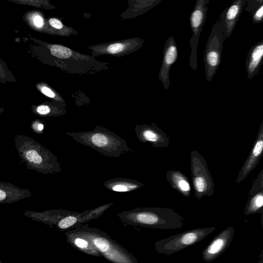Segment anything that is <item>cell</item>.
<instances>
[{
  "instance_id": "8fae6325",
  "label": "cell",
  "mask_w": 263,
  "mask_h": 263,
  "mask_svg": "<svg viewBox=\"0 0 263 263\" xmlns=\"http://www.w3.org/2000/svg\"><path fill=\"white\" fill-rule=\"evenodd\" d=\"M263 152V119L250 153L240 168L236 183L245 180L259 162Z\"/></svg>"
},
{
  "instance_id": "44dd1931",
  "label": "cell",
  "mask_w": 263,
  "mask_h": 263,
  "mask_svg": "<svg viewBox=\"0 0 263 263\" xmlns=\"http://www.w3.org/2000/svg\"><path fill=\"white\" fill-rule=\"evenodd\" d=\"M65 234L67 242L74 248L87 255L96 257L101 256L90 241L85 237L74 233L70 230L66 231Z\"/></svg>"
},
{
  "instance_id": "d6986e66",
  "label": "cell",
  "mask_w": 263,
  "mask_h": 263,
  "mask_svg": "<svg viewBox=\"0 0 263 263\" xmlns=\"http://www.w3.org/2000/svg\"><path fill=\"white\" fill-rule=\"evenodd\" d=\"M166 177L173 189L185 197H189L191 194V187L187 176L178 170L167 171Z\"/></svg>"
},
{
  "instance_id": "6da1fadb",
  "label": "cell",
  "mask_w": 263,
  "mask_h": 263,
  "mask_svg": "<svg viewBox=\"0 0 263 263\" xmlns=\"http://www.w3.org/2000/svg\"><path fill=\"white\" fill-rule=\"evenodd\" d=\"M118 217L127 224L160 230L181 228L183 218L169 208L137 207L119 213Z\"/></svg>"
},
{
  "instance_id": "83f0119b",
  "label": "cell",
  "mask_w": 263,
  "mask_h": 263,
  "mask_svg": "<svg viewBox=\"0 0 263 263\" xmlns=\"http://www.w3.org/2000/svg\"><path fill=\"white\" fill-rule=\"evenodd\" d=\"M33 21L34 25L37 27H41L43 25V19L39 15L34 16Z\"/></svg>"
},
{
  "instance_id": "cb8c5ba5",
  "label": "cell",
  "mask_w": 263,
  "mask_h": 263,
  "mask_svg": "<svg viewBox=\"0 0 263 263\" xmlns=\"http://www.w3.org/2000/svg\"><path fill=\"white\" fill-rule=\"evenodd\" d=\"M44 125L42 121L36 120L32 121L30 128L36 134H42L44 129Z\"/></svg>"
},
{
  "instance_id": "4fadbf2b",
  "label": "cell",
  "mask_w": 263,
  "mask_h": 263,
  "mask_svg": "<svg viewBox=\"0 0 263 263\" xmlns=\"http://www.w3.org/2000/svg\"><path fill=\"white\" fill-rule=\"evenodd\" d=\"M246 0H235L226 7L219 17L221 22V29L225 39L231 35L243 9Z\"/></svg>"
},
{
  "instance_id": "f1b7e54d",
  "label": "cell",
  "mask_w": 263,
  "mask_h": 263,
  "mask_svg": "<svg viewBox=\"0 0 263 263\" xmlns=\"http://www.w3.org/2000/svg\"><path fill=\"white\" fill-rule=\"evenodd\" d=\"M43 94L50 98H53L55 96L54 93L48 87L44 86L41 88Z\"/></svg>"
},
{
  "instance_id": "5bb4252c",
  "label": "cell",
  "mask_w": 263,
  "mask_h": 263,
  "mask_svg": "<svg viewBox=\"0 0 263 263\" xmlns=\"http://www.w3.org/2000/svg\"><path fill=\"white\" fill-rule=\"evenodd\" d=\"M248 200L244 214L246 215L262 212L263 206V169L253 181L249 191Z\"/></svg>"
},
{
  "instance_id": "f546056e",
  "label": "cell",
  "mask_w": 263,
  "mask_h": 263,
  "mask_svg": "<svg viewBox=\"0 0 263 263\" xmlns=\"http://www.w3.org/2000/svg\"><path fill=\"white\" fill-rule=\"evenodd\" d=\"M259 263H263V258H262L260 259Z\"/></svg>"
},
{
  "instance_id": "ffe728a7",
  "label": "cell",
  "mask_w": 263,
  "mask_h": 263,
  "mask_svg": "<svg viewBox=\"0 0 263 263\" xmlns=\"http://www.w3.org/2000/svg\"><path fill=\"white\" fill-rule=\"evenodd\" d=\"M103 185L113 192H129L142 188L144 184L135 179L116 177L104 182Z\"/></svg>"
},
{
  "instance_id": "30bf717a",
  "label": "cell",
  "mask_w": 263,
  "mask_h": 263,
  "mask_svg": "<svg viewBox=\"0 0 263 263\" xmlns=\"http://www.w3.org/2000/svg\"><path fill=\"white\" fill-rule=\"evenodd\" d=\"M137 138L142 143H150L155 147L167 148L170 137L154 123L150 125H137L135 127Z\"/></svg>"
},
{
  "instance_id": "4316f807",
  "label": "cell",
  "mask_w": 263,
  "mask_h": 263,
  "mask_svg": "<svg viewBox=\"0 0 263 263\" xmlns=\"http://www.w3.org/2000/svg\"><path fill=\"white\" fill-rule=\"evenodd\" d=\"M49 23L53 27L57 29H61L63 27L62 23L55 18H51L49 20Z\"/></svg>"
},
{
  "instance_id": "ba28073f",
  "label": "cell",
  "mask_w": 263,
  "mask_h": 263,
  "mask_svg": "<svg viewBox=\"0 0 263 263\" xmlns=\"http://www.w3.org/2000/svg\"><path fill=\"white\" fill-rule=\"evenodd\" d=\"M209 0H197L190 16V23L193 35L190 40L191 52L189 59L190 67L197 68V47L200 34L206 21Z\"/></svg>"
},
{
  "instance_id": "7a4b0ae2",
  "label": "cell",
  "mask_w": 263,
  "mask_h": 263,
  "mask_svg": "<svg viewBox=\"0 0 263 263\" xmlns=\"http://www.w3.org/2000/svg\"><path fill=\"white\" fill-rule=\"evenodd\" d=\"M14 143L21 162L27 169L46 175L61 171L58 157L32 138L26 135H17Z\"/></svg>"
},
{
  "instance_id": "ac0fdd59",
  "label": "cell",
  "mask_w": 263,
  "mask_h": 263,
  "mask_svg": "<svg viewBox=\"0 0 263 263\" xmlns=\"http://www.w3.org/2000/svg\"><path fill=\"white\" fill-rule=\"evenodd\" d=\"M93 219L94 217L90 210L82 213L73 212L61 218L54 227L60 231H69Z\"/></svg>"
},
{
  "instance_id": "2e32d148",
  "label": "cell",
  "mask_w": 263,
  "mask_h": 263,
  "mask_svg": "<svg viewBox=\"0 0 263 263\" xmlns=\"http://www.w3.org/2000/svg\"><path fill=\"white\" fill-rule=\"evenodd\" d=\"M263 57V40L254 45L249 50L246 61L247 77L252 79L260 70Z\"/></svg>"
},
{
  "instance_id": "5b68a950",
  "label": "cell",
  "mask_w": 263,
  "mask_h": 263,
  "mask_svg": "<svg viewBox=\"0 0 263 263\" xmlns=\"http://www.w3.org/2000/svg\"><path fill=\"white\" fill-rule=\"evenodd\" d=\"M215 229L211 227L187 230L156 241L155 249L160 254L171 255L198 243Z\"/></svg>"
},
{
  "instance_id": "603a6c76",
  "label": "cell",
  "mask_w": 263,
  "mask_h": 263,
  "mask_svg": "<svg viewBox=\"0 0 263 263\" xmlns=\"http://www.w3.org/2000/svg\"><path fill=\"white\" fill-rule=\"evenodd\" d=\"M50 52L52 55L60 59H68L72 54L69 48L59 45H52L50 48Z\"/></svg>"
},
{
  "instance_id": "d4e9b609",
  "label": "cell",
  "mask_w": 263,
  "mask_h": 263,
  "mask_svg": "<svg viewBox=\"0 0 263 263\" xmlns=\"http://www.w3.org/2000/svg\"><path fill=\"white\" fill-rule=\"evenodd\" d=\"M35 112L42 116H49L52 112L51 108L47 105H40L35 108Z\"/></svg>"
},
{
  "instance_id": "7c38bea8",
  "label": "cell",
  "mask_w": 263,
  "mask_h": 263,
  "mask_svg": "<svg viewBox=\"0 0 263 263\" xmlns=\"http://www.w3.org/2000/svg\"><path fill=\"white\" fill-rule=\"evenodd\" d=\"M178 58V49L173 36H170L164 45L163 56L159 72V79L165 89L170 85V71Z\"/></svg>"
},
{
  "instance_id": "3957f363",
  "label": "cell",
  "mask_w": 263,
  "mask_h": 263,
  "mask_svg": "<svg viewBox=\"0 0 263 263\" xmlns=\"http://www.w3.org/2000/svg\"><path fill=\"white\" fill-rule=\"evenodd\" d=\"M66 134L76 142L104 156L118 158L132 151L125 139L102 126H97L90 131L67 132Z\"/></svg>"
},
{
  "instance_id": "4dcf8cb0",
  "label": "cell",
  "mask_w": 263,
  "mask_h": 263,
  "mask_svg": "<svg viewBox=\"0 0 263 263\" xmlns=\"http://www.w3.org/2000/svg\"><path fill=\"white\" fill-rule=\"evenodd\" d=\"M0 263H3L1 260H0Z\"/></svg>"
},
{
  "instance_id": "e0dca14e",
  "label": "cell",
  "mask_w": 263,
  "mask_h": 263,
  "mask_svg": "<svg viewBox=\"0 0 263 263\" xmlns=\"http://www.w3.org/2000/svg\"><path fill=\"white\" fill-rule=\"evenodd\" d=\"M73 212L62 209L48 210L42 212L26 210L23 212V215L34 221L43 222L50 227H54L61 218Z\"/></svg>"
},
{
  "instance_id": "484cf974",
  "label": "cell",
  "mask_w": 263,
  "mask_h": 263,
  "mask_svg": "<svg viewBox=\"0 0 263 263\" xmlns=\"http://www.w3.org/2000/svg\"><path fill=\"white\" fill-rule=\"evenodd\" d=\"M124 46L121 43H115L107 47V51L111 53H116L123 50Z\"/></svg>"
},
{
  "instance_id": "9c48e42d",
  "label": "cell",
  "mask_w": 263,
  "mask_h": 263,
  "mask_svg": "<svg viewBox=\"0 0 263 263\" xmlns=\"http://www.w3.org/2000/svg\"><path fill=\"white\" fill-rule=\"evenodd\" d=\"M234 235L235 230L232 227L220 232L202 251L203 260L209 263L221 255L230 246Z\"/></svg>"
},
{
  "instance_id": "7402d4cb",
  "label": "cell",
  "mask_w": 263,
  "mask_h": 263,
  "mask_svg": "<svg viewBox=\"0 0 263 263\" xmlns=\"http://www.w3.org/2000/svg\"><path fill=\"white\" fill-rule=\"evenodd\" d=\"M243 8L251 15L254 24H259L263 21V1H246Z\"/></svg>"
},
{
  "instance_id": "52a82bcc",
  "label": "cell",
  "mask_w": 263,
  "mask_h": 263,
  "mask_svg": "<svg viewBox=\"0 0 263 263\" xmlns=\"http://www.w3.org/2000/svg\"><path fill=\"white\" fill-rule=\"evenodd\" d=\"M224 40L219 16L212 27L203 56L205 78L208 82L211 81L218 69Z\"/></svg>"
},
{
  "instance_id": "277c9868",
  "label": "cell",
  "mask_w": 263,
  "mask_h": 263,
  "mask_svg": "<svg viewBox=\"0 0 263 263\" xmlns=\"http://www.w3.org/2000/svg\"><path fill=\"white\" fill-rule=\"evenodd\" d=\"M70 231L88 239L100 255L110 262L138 263L132 253L98 228L81 225Z\"/></svg>"
},
{
  "instance_id": "9a60e30c",
  "label": "cell",
  "mask_w": 263,
  "mask_h": 263,
  "mask_svg": "<svg viewBox=\"0 0 263 263\" xmlns=\"http://www.w3.org/2000/svg\"><path fill=\"white\" fill-rule=\"evenodd\" d=\"M32 196L27 189H22L12 183L0 181V204H11Z\"/></svg>"
},
{
  "instance_id": "8992f818",
  "label": "cell",
  "mask_w": 263,
  "mask_h": 263,
  "mask_svg": "<svg viewBox=\"0 0 263 263\" xmlns=\"http://www.w3.org/2000/svg\"><path fill=\"white\" fill-rule=\"evenodd\" d=\"M191 170L195 196L200 199L204 196H212L214 182L208 168L207 162L197 151L191 153Z\"/></svg>"
}]
</instances>
